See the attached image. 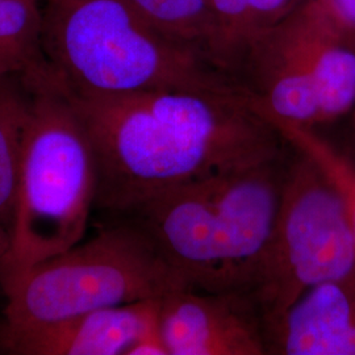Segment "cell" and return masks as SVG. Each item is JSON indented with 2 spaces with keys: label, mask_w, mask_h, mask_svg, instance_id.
<instances>
[{
  "label": "cell",
  "mask_w": 355,
  "mask_h": 355,
  "mask_svg": "<svg viewBox=\"0 0 355 355\" xmlns=\"http://www.w3.org/2000/svg\"><path fill=\"white\" fill-rule=\"evenodd\" d=\"M67 92L95 155V207L114 217L161 192L291 149L245 94Z\"/></svg>",
  "instance_id": "6da1fadb"
},
{
  "label": "cell",
  "mask_w": 355,
  "mask_h": 355,
  "mask_svg": "<svg viewBox=\"0 0 355 355\" xmlns=\"http://www.w3.org/2000/svg\"><path fill=\"white\" fill-rule=\"evenodd\" d=\"M291 152L161 192L116 218L139 225L187 287L249 293L277 223Z\"/></svg>",
  "instance_id": "7a4b0ae2"
},
{
  "label": "cell",
  "mask_w": 355,
  "mask_h": 355,
  "mask_svg": "<svg viewBox=\"0 0 355 355\" xmlns=\"http://www.w3.org/2000/svg\"><path fill=\"white\" fill-rule=\"evenodd\" d=\"M41 41L51 70L76 94L249 95L202 53L153 26L130 0H44Z\"/></svg>",
  "instance_id": "3957f363"
},
{
  "label": "cell",
  "mask_w": 355,
  "mask_h": 355,
  "mask_svg": "<svg viewBox=\"0 0 355 355\" xmlns=\"http://www.w3.org/2000/svg\"><path fill=\"white\" fill-rule=\"evenodd\" d=\"M23 78L31 108L12 224L0 257L4 290L82 241L98 186L87 130L61 79L49 64Z\"/></svg>",
  "instance_id": "277c9868"
},
{
  "label": "cell",
  "mask_w": 355,
  "mask_h": 355,
  "mask_svg": "<svg viewBox=\"0 0 355 355\" xmlns=\"http://www.w3.org/2000/svg\"><path fill=\"white\" fill-rule=\"evenodd\" d=\"M233 76L261 114L334 120L355 107V20L334 0H299L254 36Z\"/></svg>",
  "instance_id": "5b68a950"
},
{
  "label": "cell",
  "mask_w": 355,
  "mask_h": 355,
  "mask_svg": "<svg viewBox=\"0 0 355 355\" xmlns=\"http://www.w3.org/2000/svg\"><path fill=\"white\" fill-rule=\"evenodd\" d=\"M187 287L152 239L117 218L95 237L28 270L6 290L4 330L48 325L95 309L162 299Z\"/></svg>",
  "instance_id": "8992f818"
},
{
  "label": "cell",
  "mask_w": 355,
  "mask_h": 355,
  "mask_svg": "<svg viewBox=\"0 0 355 355\" xmlns=\"http://www.w3.org/2000/svg\"><path fill=\"white\" fill-rule=\"evenodd\" d=\"M353 274L354 230L343 193L308 154L292 146L277 223L249 292L266 336L305 292Z\"/></svg>",
  "instance_id": "52a82bcc"
},
{
  "label": "cell",
  "mask_w": 355,
  "mask_h": 355,
  "mask_svg": "<svg viewBox=\"0 0 355 355\" xmlns=\"http://www.w3.org/2000/svg\"><path fill=\"white\" fill-rule=\"evenodd\" d=\"M159 327L168 355H268L265 320L245 292L175 288L161 299Z\"/></svg>",
  "instance_id": "ba28073f"
},
{
  "label": "cell",
  "mask_w": 355,
  "mask_h": 355,
  "mask_svg": "<svg viewBox=\"0 0 355 355\" xmlns=\"http://www.w3.org/2000/svg\"><path fill=\"white\" fill-rule=\"evenodd\" d=\"M161 299L95 309L48 325L3 330V345L13 354L125 355L141 338L161 336Z\"/></svg>",
  "instance_id": "9c48e42d"
},
{
  "label": "cell",
  "mask_w": 355,
  "mask_h": 355,
  "mask_svg": "<svg viewBox=\"0 0 355 355\" xmlns=\"http://www.w3.org/2000/svg\"><path fill=\"white\" fill-rule=\"evenodd\" d=\"M268 354L355 355V274L305 292L267 330Z\"/></svg>",
  "instance_id": "30bf717a"
},
{
  "label": "cell",
  "mask_w": 355,
  "mask_h": 355,
  "mask_svg": "<svg viewBox=\"0 0 355 355\" xmlns=\"http://www.w3.org/2000/svg\"><path fill=\"white\" fill-rule=\"evenodd\" d=\"M215 29L217 64L233 73L243 49L299 0H205Z\"/></svg>",
  "instance_id": "8fae6325"
},
{
  "label": "cell",
  "mask_w": 355,
  "mask_h": 355,
  "mask_svg": "<svg viewBox=\"0 0 355 355\" xmlns=\"http://www.w3.org/2000/svg\"><path fill=\"white\" fill-rule=\"evenodd\" d=\"M31 92L23 76H0V221L12 224Z\"/></svg>",
  "instance_id": "7c38bea8"
},
{
  "label": "cell",
  "mask_w": 355,
  "mask_h": 355,
  "mask_svg": "<svg viewBox=\"0 0 355 355\" xmlns=\"http://www.w3.org/2000/svg\"><path fill=\"white\" fill-rule=\"evenodd\" d=\"M46 64L40 1H0V76H24Z\"/></svg>",
  "instance_id": "4fadbf2b"
},
{
  "label": "cell",
  "mask_w": 355,
  "mask_h": 355,
  "mask_svg": "<svg viewBox=\"0 0 355 355\" xmlns=\"http://www.w3.org/2000/svg\"><path fill=\"white\" fill-rule=\"evenodd\" d=\"M130 3L153 26L190 45L216 64L215 29L205 0H130Z\"/></svg>",
  "instance_id": "5bb4252c"
},
{
  "label": "cell",
  "mask_w": 355,
  "mask_h": 355,
  "mask_svg": "<svg viewBox=\"0 0 355 355\" xmlns=\"http://www.w3.org/2000/svg\"><path fill=\"white\" fill-rule=\"evenodd\" d=\"M266 116V114H265ZM292 146L308 154L343 193L355 236V162L311 127L266 116Z\"/></svg>",
  "instance_id": "9a60e30c"
},
{
  "label": "cell",
  "mask_w": 355,
  "mask_h": 355,
  "mask_svg": "<svg viewBox=\"0 0 355 355\" xmlns=\"http://www.w3.org/2000/svg\"><path fill=\"white\" fill-rule=\"evenodd\" d=\"M125 355H168V352L161 336H150L132 345Z\"/></svg>",
  "instance_id": "2e32d148"
},
{
  "label": "cell",
  "mask_w": 355,
  "mask_h": 355,
  "mask_svg": "<svg viewBox=\"0 0 355 355\" xmlns=\"http://www.w3.org/2000/svg\"><path fill=\"white\" fill-rule=\"evenodd\" d=\"M0 1H4V0H0Z\"/></svg>",
  "instance_id": "e0dca14e"
}]
</instances>
